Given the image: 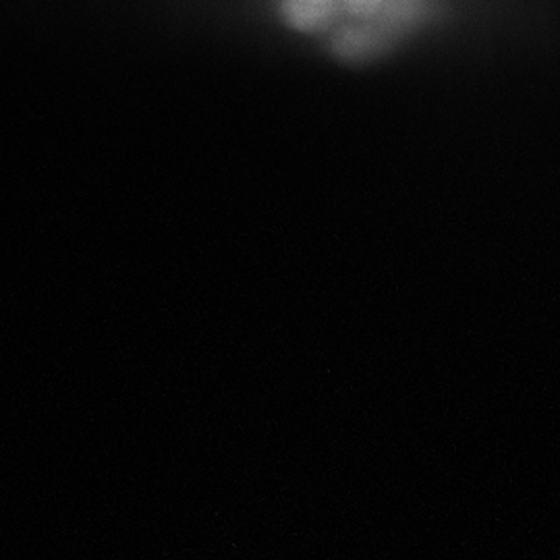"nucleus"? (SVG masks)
Masks as SVG:
<instances>
[{"mask_svg": "<svg viewBox=\"0 0 560 560\" xmlns=\"http://www.w3.org/2000/svg\"><path fill=\"white\" fill-rule=\"evenodd\" d=\"M284 15L303 32L322 34L347 60H370L428 20L423 2H289Z\"/></svg>", "mask_w": 560, "mask_h": 560, "instance_id": "nucleus-1", "label": "nucleus"}]
</instances>
